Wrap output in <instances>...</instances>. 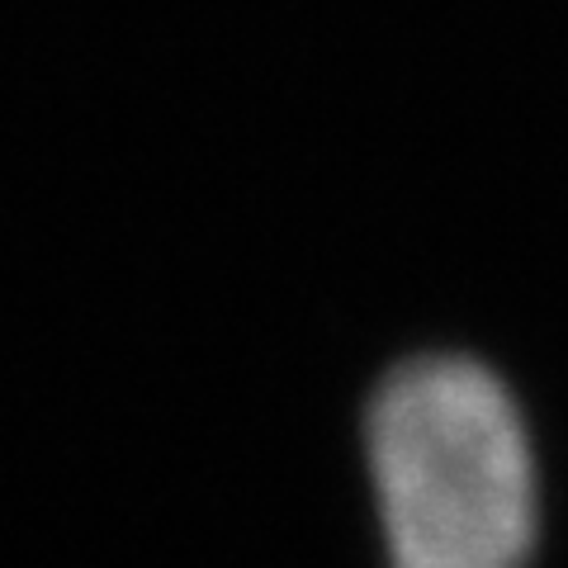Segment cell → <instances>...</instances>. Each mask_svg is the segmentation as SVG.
Instances as JSON below:
<instances>
[{
	"mask_svg": "<svg viewBox=\"0 0 568 568\" xmlns=\"http://www.w3.org/2000/svg\"><path fill=\"white\" fill-rule=\"evenodd\" d=\"M388 568H530L540 465L511 384L465 351L398 361L365 407Z\"/></svg>",
	"mask_w": 568,
	"mask_h": 568,
	"instance_id": "obj_1",
	"label": "cell"
}]
</instances>
